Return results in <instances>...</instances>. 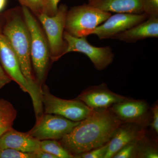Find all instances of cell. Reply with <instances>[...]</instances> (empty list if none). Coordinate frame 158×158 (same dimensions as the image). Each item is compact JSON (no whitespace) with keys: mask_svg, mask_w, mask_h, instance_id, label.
Instances as JSON below:
<instances>
[{"mask_svg":"<svg viewBox=\"0 0 158 158\" xmlns=\"http://www.w3.org/2000/svg\"><path fill=\"white\" fill-rule=\"evenodd\" d=\"M158 37V17H149L128 30L115 36L113 39L135 43L149 38Z\"/></svg>","mask_w":158,"mask_h":158,"instance_id":"obj_15","label":"cell"},{"mask_svg":"<svg viewBox=\"0 0 158 158\" xmlns=\"http://www.w3.org/2000/svg\"><path fill=\"white\" fill-rule=\"evenodd\" d=\"M7 0H0V12H1L6 7Z\"/></svg>","mask_w":158,"mask_h":158,"instance_id":"obj_29","label":"cell"},{"mask_svg":"<svg viewBox=\"0 0 158 158\" xmlns=\"http://www.w3.org/2000/svg\"><path fill=\"white\" fill-rule=\"evenodd\" d=\"M109 143V142H108ZM108 143L87 152L74 156L76 158H104L107 151Z\"/></svg>","mask_w":158,"mask_h":158,"instance_id":"obj_22","label":"cell"},{"mask_svg":"<svg viewBox=\"0 0 158 158\" xmlns=\"http://www.w3.org/2000/svg\"><path fill=\"white\" fill-rule=\"evenodd\" d=\"M148 18L144 13L140 14L116 13L95 29L92 34L100 40L111 39L116 35L144 21Z\"/></svg>","mask_w":158,"mask_h":158,"instance_id":"obj_10","label":"cell"},{"mask_svg":"<svg viewBox=\"0 0 158 158\" xmlns=\"http://www.w3.org/2000/svg\"><path fill=\"white\" fill-rule=\"evenodd\" d=\"M123 123L110 108L93 110L88 117L58 141L74 157L108 143Z\"/></svg>","mask_w":158,"mask_h":158,"instance_id":"obj_1","label":"cell"},{"mask_svg":"<svg viewBox=\"0 0 158 158\" xmlns=\"http://www.w3.org/2000/svg\"><path fill=\"white\" fill-rule=\"evenodd\" d=\"M60 0H44L43 13L53 16L57 13Z\"/></svg>","mask_w":158,"mask_h":158,"instance_id":"obj_25","label":"cell"},{"mask_svg":"<svg viewBox=\"0 0 158 158\" xmlns=\"http://www.w3.org/2000/svg\"><path fill=\"white\" fill-rule=\"evenodd\" d=\"M34 154L35 158H57L52 154L41 150L34 152Z\"/></svg>","mask_w":158,"mask_h":158,"instance_id":"obj_28","label":"cell"},{"mask_svg":"<svg viewBox=\"0 0 158 158\" xmlns=\"http://www.w3.org/2000/svg\"><path fill=\"white\" fill-rule=\"evenodd\" d=\"M110 109L123 123H133L141 125L148 107L144 101L127 98L113 105Z\"/></svg>","mask_w":158,"mask_h":158,"instance_id":"obj_13","label":"cell"},{"mask_svg":"<svg viewBox=\"0 0 158 158\" xmlns=\"http://www.w3.org/2000/svg\"><path fill=\"white\" fill-rule=\"evenodd\" d=\"M17 112L10 102L0 99V137L12 128Z\"/></svg>","mask_w":158,"mask_h":158,"instance_id":"obj_17","label":"cell"},{"mask_svg":"<svg viewBox=\"0 0 158 158\" xmlns=\"http://www.w3.org/2000/svg\"><path fill=\"white\" fill-rule=\"evenodd\" d=\"M2 33L15 52L26 79L37 94L41 97V87L32 70L31 56V37L22 10L15 8L7 11Z\"/></svg>","mask_w":158,"mask_h":158,"instance_id":"obj_2","label":"cell"},{"mask_svg":"<svg viewBox=\"0 0 158 158\" xmlns=\"http://www.w3.org/2000/svg\"><path fill=\"white\" fill-rule=\"evenodd\" d=\"M88 4L102 11L110 13H144L142 0H95Z\"/></svg>","mask_w":158,"mask_h":158,"instance_id":"obj_16","label":"cell"},{"mask_svg":"<svg viewBox=\"0 0 158 158\" xmlns=\"http://www.w3.org/2000/svg\"><path fill=\"white\" fill-rule=\"evenodd\" d=\"M63 37L67 43L65 55L71 52H78L85 54L98 70H104L114 60V54L110 46H94L88 42L87 37H74L65 31Z\"/></svg>","mask_w":158,"mask_h":158,"instance_id":"obj_9","label":"cell"},{"mask_svg":"<svg viewBox=\"0 0 158 158\" xmlns=\"http://www.w3.org/2000/svg\"><path fill=\"white\" fill-rule=\"evenodd\" d=\"M139 140L138 141V147H137V155L138 157L146 158H158V153L157 150L155 147L149 145L142 144L143 147L139 144Z\"/></svg>","mask_w":158,"mask_h":158,"instance_id":"obj_23","label":"cell"},{"mask_svg":"<svg viewBox=\"0 0 158 158\" xmlns=\"http://www.w3.org/2000/svg\"><path fill=\"white\" fill-rule=\"evenodd\" d=\"M94 1H95V0H88V2H89V3H90L93 2Z\"/></svg>","mask_w":158,"mask_h":158,"instance_id":"obj_30","label":"cell"},{"mask_svg":"<svg viewBox=\"0 0 158 158\" xmlns=\"http://www.w3.org/2000/svg\"><path fill=\"white\" fill-rule=\"evenodd\" d=\"M141 125L133 123H123L113 133L108 143L107 151L104 158H112L122 148L130 142L144 136Z\"/></svg>","mask_w":158,"mask_h":158,"instance_id":"obj_12","label":"cell"},{"mask_svg":"<svg viewBox=\"0 0 158 158\" xmlns=\"http://www.w3.org/2000/svg\"><path fill=\"white\" fill-rule=\"evenodd\" d=\"M0 158H35L34 153L22 152L11 148H0Z\"/></svg>","mask_w":158,"mask_h":158,"instance_id":"obj_21","label":"cell"},{"mask_svg":"<svg viewBox=\"0 0 158 158\" xmlns=\"http://www.w3.org/2000/svg\"><path fill=\"white\" fill-rule=\"evenodd\" d=\"M152 113V121L151 123L152 129L157 134L158 133V104H156L151 109Z\"/></svg>","mask_w":158,"mask_h":158,"instance_id":"obj_26","label":"cell"},{"mask_svg":"<svg viewBox=\"0 0 158 158\" xmlns=\"http://www.w3.org/2000/svg\"><path fill=\"white\" fill-rule=\"evenodd\" d=\"M40 141L27 133L21 132L13 128L0 137V148H11L26 153H34L40 150Z\"/></svg>","mask_w":158,"mask_h":158,"instance_id":"obj_14","label":"cell"},{"mask_svg":"<svg viewBox=\"0 0 158 158\" xmlns=\"http://www.w3.org/2000/svg\"><path fill=\"white\" fill-rule=\"evenodd\" d=\"M22 6L29 9L34 15L43 13L44 0H17Z\"/></svg>","mask_w":158,"mask_h":158,"instance_id":"obj_20","label":"cell"},{"mask_svg":"<svg viewBox=\"0 0 158 158\" xmlns=\"http://www.w3.org/2000/svg\"><path fill=\"white\" fill-rule=\"evenodd\" d=\"M128 98L111 91L105 83L90 86L77 97L79 100L93 110H104L111 108L115 104Z\"/></svg>","mask_w":158,"mask_h":158,"instance_id":"obj_11","label":"cell"},{"mask_svg":"<svg viewBox=\"0 0 158 158\" xmlns=\"http://www.w3.org/2000/svg\"><path fill=\"white\" fill-rule=\"evenodd\" d=\"M143 12L148 18L158 17V0H142Z\"/></svg>","mask_w":158,"mask_h":158,"instance_id":"obj_24","label":"cell"},{"mask_svg":"<svg viewBox=\"0 0 158 158\" xmlns=\"http://www.w3.org/2000/svg\"><path fill=\"white\" fill-rule=\"evenodd\" d=\"M0 63L3 69L24 92L31 96L36 119L43 114L41 97L34 91L23 73L18 58L6 36L0 33ZM36 119V120H37Z\"/></svg>","mask_w":158,"mask_h":158,"instance_id":"obj_5","label":"cell"},{"mask_svg":"<svg viewBox=\"0 0 158 158\" xmlns=\"http://www.w3.org/2000/svg\"><path fill=\"white\" fill-rule=\"evenodd\" d=\"M41 100L44 113L59 115L72 121H81L93 111L77 99L66 100L54 96L45 84L41 86Z\"/></svg>","mask_w":158,"mask_h":158,"instance_id":"obj_7","label":"cell"},{"mask_svg":"<svg viewBox=\"0 0 158 158\" xmlns=\"http://www.w3.org/2000/svg\"><path fill=\"white\" fill-rule=\"evenodd\" d=\"M138 140L130 142L119 150L116 154L113 156V158H129L134 157L137 154L138 147Z\"/></svg>","mask_w":158,"mask_h":158,"instance_id":"obj_19","label":"cell"},{"mask_svg":"<svg viewBox=\"0 0 158 158\" xmlns=\"http://www.w3.org/2000/svg\"><path fill=\"white\" fill-rule=\"evenodd\" d=\"M11 81V79L3 69L0 63V89L9 84Z\"/></svg>","mask_w":158,"mask_h":158,"instance_id":"obj_27","label":"cell"},{"mask_svg":"<svg viewBox=\"0 0 158 158\" xmlns=\"http://www.w3.org/2000/svg\"><path fill=\"white\" fill-rule=\"evenodd\" d=\"M40 149L53 155L57 158H74L57 140H46L40 141Z\"/></svg>","mask_w":158,"mask_h":158,"instance_id":"obj_18","label":"cell"},{"mask_svg":"<svg viewBox=\"0 0 158 158\" xmlns=\"http://www.w3.org/2000/svg\"><path fill=\"white\" fill-rule=\"evenodd\" d=\"M111 15L89 4L75 6L67 11L65 31L74 37H87Z\"/></svg>","mask_w":158,"mask_h":158,"instance_id":"obj_4","label":"cell"},{"mask_svg":"<svg viewBox=\"0 0 158 158\" xmlns=\"http://www.w3.org/2000/svg\"><path fill=\"white\" fill-rule=\"evenodd\" d=\"M80 122L72 121L59 115L44 113L27 133L39 141H59L70 133Z\"/></svg>","mask_w":158,"mask_h":158,"instance_id":"obj_8","label":"cell"},{"mask_svg":"<svg viewBox=\"0 0 158 158\" xmlns=\"http://www.w3.org/2000/svg\"><path fill=\"white\" fill-rule=\"evenodd\" d=\"M68 10L66 5L61 4L54 15L49 16L41 13L37 16L48 41L51 62L58 61L65 55L67 43L63 36Z\"/></svg>","mask_w":158,"mask_h":158,"instance_id":"obj_6","label":"cell"},{"mask_svg":"<svg viewBox=\"0 0 158 158\" xmlns=\"http://www.w3.org/2000/svg\"><path fill=\"white\" fill-rule=\"evenodd\" d=\"M22 10L31 37V56L34 75L37 84L44 85L51 61L48 41L40 23L29 9L22 6Z\"/></svg>","mask_w":158,"mask_h":158,"instance_id":"obj_3","label":"cell"}]
</instances>
